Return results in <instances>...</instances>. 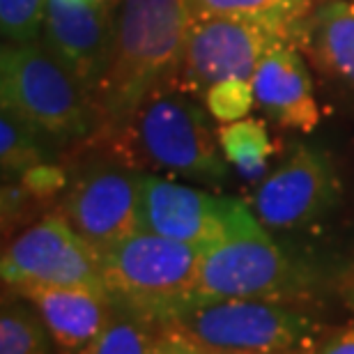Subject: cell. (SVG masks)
Wrapping results in <instances>:
<instances>
[{"instance_id":"2e32d148","label":"cell","mask_w":354,"mask_h":354,"mask_svg":"<svg viewBox=\"0 0 354 354\" xmlns=\"http://www.w3.org/2000/svg\"><path fill=\"white\" fill-rule=\"evenodd\" d=\"M124 308L122 317L111 315L106 327L88 343L86 354H168L166 327L140 310Z\"/></svg>"},{"instance_id":"ba28073f","label":"cell","mask_w":354,"mask_h":354,"mask_svg":"<svg viewBox=\"0 0 354 354\" xmlns=\"http://www.w3.org/2000/svg\"><path fill=\"white\" fill-rule=\"evenodd\" d=\"M253 214L235 198H216L207 191L143 173L140 230L207 251L232 237Z\"/></svg>"},{"instance_id":"ac0fdd59","label":"cell","mask_w":354,"mask_h":354,"mask_svg":"<svg viewBox=\"0 0 354 354\" xmlns=\"http://www.w3.org/2000/svg\"><path fill=\"white\" fill-rule=\"evenodd\" d=\"M216 136L225 159L244 175H258L272 154V140L260 120L242 118L235 122H223Z\"/></svg>"},{"instance_id":"d4e9b609","label":"cell","mask_w":354,"mask_h":354,"mask_svg":"<svg viewBox=\"0 0 354 354\" xmlns=\"http://www.w3.org/2000/svg\"><path fill=\"white\" fill-rule=\"evenodd\" d=\"M76 3H86V5H106L111 0H76Z\"/></svg>"},{"instance_id":"9a60e30c","label":"cell","mask_w":354,"mask_h":354,"mask_svg":"<svg viewBox=\"0 0 354 354\" xmlns=\"http://www.w3.org/2000/svg\"><path fill=\"white\" fill-rule=\"evenodd\" d=\"M306 48L324 74L354 90V0H329L306 26Z\"/></svg>"},{"instance_id":"8992f818","label":"cell","mask_w":354,"mask_h":354,"mask_svg":"<svg viewBox=\"0 0 354 354\" xmlns=\"http://www.w3.org/2000/svg\"><path fill=\"white\" fill-rule=\"evenodd\" d=\"M203 251L157 232L138 230L102 253L111 299L136 310L182 301L194 286Z\"/></svg>"},{"instance_id":"9c48e42d","label":"cell","mask_w":354,"mask_h":354,"mask_svg":"<svg viewBox=\"0 0 354 354\" xmlns=\"http://www.w3.org/2000/svg\"><path fill=\"white\" fill-rule=\"evenodd\" d=\"M288 41L274 28L242 19H194L180 67V88L205 92L225 79H253L258 62L274 46Z\"/></svg>"},{"instance_id":"3957f363","label":"cell","mask_w":354,"mask_h":354,"mask_svg":"<svg viewBox=\"0 0 354 354\" xmlns=\"http://www.w3.org/2000/svg\"><path fill=\"white\" fill-rule=\"evenodd\" d=\"M140 313L154 317L164 327L180 334L182 341L187 343L189 354L297 352L306 350L317 331L306 315L290 310L272 299L173 304L166 308L140 310Z\"/></svg>"},{"instance_id":"44dd1931","label":"cell","mask_w":354,"mask_h":354,"mask_svg":"<svg viewBox=\"0 0 354 354\" xmlns=\"http://www.w3.org/2000/svg\"><path fill=\"white\" fill-rule=\"evenodd\" d=\"M205 109L218 122H235L251 113L256 104V90L249 79H225L203 92Z\"/></svg>"},{"instance_id":"52a82bcc","label":"cell","mask_w":354,"mask_h":354,"mask_svg":"<svg viewBox=\"0 0 354 354\" xmlns=\"http://www.w3.org/2000/svg\"><path fill=\"white\" fill-rule=\"evenodd\" d=\"M5 286L48 283L76 286L109 295L102 272V253L65 216H44L5 246L0 260Z\"/></svg>"},{"instance_id":"cb8c5ba5","label":"cell","mask_w":354,"mask_h":354,"mask_svg":"<svg viewBox=\"0 0 354 354\" xmlns=\"http://www.w3.org/2000/svg\"><path fill=\"white\" fill-rule=\"evenodd\" d=\"M317 352H327V354H354V327L345 329L341 334L327 338L317 345Z\"/></svg>"},{"instance_id":"7c38bea8","label":"cell","mask_w":354,"mask_h":354,"mask_svg":"<svg viewBox=\"0 0 354 354\" xmlns=\"http://www.w3.org/2000/svg\"><path fill=\"white\" fill-rule=\"evenodd\" d=\"M341 180L327 152L299 145L256 194V214L269 228H301L338 203Z\"/></svg>"},{"instance_id":"e0dca14e","label":"cell","mask_w":354,"mask_h":354,"mask_svg":"<svg viewBox=\"0 0 354 354\" xmlns=\"http://www.w3.org/2000/svg\"><path fill=\"white\" fill-rule=\"evenodd\" d=\"M310 0H191L194 19L223 17L274 28L283 35L295 30L308 12Z\"/></svg>"},{"instance_id":"7402d4cb","label":"cell","mask_w":354,"mask_h":354,"mask_svg":"<svg viewBox=\"0 0 354 354\" xmlns=\"http://www.w3.org/2000/svg\"><path fill=\"white\" fill-rule=\"evenodd\" d=\"M48 0H0V28L10 44L37 41Z\"/></svg>"},{"instance_id":"7a4b0ae2","label":"cell","mask_w":354,"mask_h":354,"mask_svg":"<svg viewBox=\"0 0 354 354\" xmlns=\"http://www.w3.org/2000/svg\"><path fill=\"white\" fill-rule=\"evenodd\" d=\"M209 111L191 92L164 86L154 90L124 129L115 133L120 152L129 159L198 182L221 184L228 177L225 154L212 131Z\"/></svg>"},{"instance_id":"4fadbf2b","label":"cell","mask_w":354,"mask_h":354,"mask_svg":"<svg viewBox=\"0 0 354 354\" xmlns=\"http://www.w3.org/2000/svg\"><path fill=\"white\" fill-rule=\"evenodd\" d=\"M14 292L30 301L44 317L53 343L65 352H83L88 343L113 315L111 295L95 292L76 286H48V283H24Z\"/></svg>"},{"instance_id":"5bb4252c","label":"cell","mask_w":354,"mask_h":354,"mask_svg":"<svg viewBox=\"0 0 354 354\" xmlns=\"http://www.w3.org/2000/svg\"><path fill=\"white\" fill-rule=\"evenodd\" d=\"M251 83L256 90V102L281 124L313 131L320 122L310 72L288 41L274 46L258 62Z\"/></svg>"},{"instance_id":"8fae6325","label":"cell","mask_w":354,"mask_h":354,"mask_svg":"<svg viewBox=\"0 0 354 354\" xmlns=\"http://www.w3.org/2000/svg\"><path fill=\"white\" fill-rule=\"evenodd\" d=\"M115 19L111 3L86 5L76 0H48L39 41L74 76L97 104V92L111 65Z\"/></svg>"},{"instance_id":"603a6c76","label":"cell","mask_w":354,"mask_h":354,"mask_svg":"<svg viewBox=\"0 0 354 354\" xmlns=\"http://www.w3.org/2000/svg\"><path fill=\"white\" fill-rule=\"evenodd\" d=\"M21 180H24L26 194L37 196V198H48V196L58 194V191L65 187L67 175L60 166L41 161V164L28 168V171L21 175Z\"/></svg>"},{"instance_id":"6da1fadb","label":"cell","mask_w":354,"mask_h":354,"mask_svg":"<svg viewBox=\"0 0 354 354\" xmlns=\"http://www.w3.org/2000/svg\"><path fill=\"white\" fill-rule=\"evenodd\" d=\"M191 21V0H120L111 65L97 92L99 127L115 136L154 90L177 79Z\"/></svg>"},{"instance_id":"30bf717a","label":"cell","mask_w":354,"mask_h":354,"mask_svg":"<svg viewBox=\"0 0 354 354\" xmlns=\"http://www.w3.org/2000/svg\"><path fill=\"white\" fill-rule=\"evenodd\" d=\"M143 173L122 166H92L74 182L62 216L99 253L140 230Z\"/></svg>"},{"instance_id":"ffe728a7","label":"cell","mask_w":354,"mask_h":354,"mask_svg":"<svg viewBox=\"0 0 354 354\" xmlns=\"http://www.w3.org/2000/svg\"><path fill=\"white\" fill-rule=\"evenodd\" d=\"M39 131L19 120L14 113L3 109L0 115V161L3 171L12 175H24L28 168L44 161L39 145Z\"/></svg>"},{"instance_id":"5b68a950","label":"cell","mask_w":354,"mask_h":354,"mask_svg":"<svg viewBox=\"0 0 354 354\" xmlns=\"http://www.w3.org/2000/svg\"><path fill=\"white\" fill-rule=\"evenodd\" d=\"M251 216L225 242L203 251L194 286L177 304L223 299H283L306 288V272ZM173 306V304H171Z\"/></svg>"},{"instance_id":"d6986e66","label":"cell","mask_w":354,"mask_h":354,"mask_svg":"<svg viewBox=\"0 0 354 354\" xmlns=\"http://www.w3.org/2000/svg\"><path fill=\"white\" fill-rule=\"evenodd\" d=\"M39 313V310H37ZM24 306H3L0 313V352L41 354L51 352V331L44 317Z\"/></svg>"},{"instance_id":"277c9868","label":"cell","mask_w":354,"mask_h":354,"mask_svg":"<svg viewBox=\"0 0 354 354\" xmlns=\"http://www.w3.org/2000/svg\"><path fill=\"white\" fill-rule=\"evenodd\" d=\"M0 99L5 111L58 143L83 140L99 129L97 104L39 39L3 46Z\"/></svg>"}]
</instances>
